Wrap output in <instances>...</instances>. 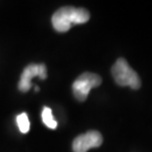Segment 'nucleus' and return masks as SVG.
Returning <instances> with one entry per match:
<instances>
[{"label": "nucleus", "instance_id": "nucleus-4", "mask_svg": "<svg viewBox=\"0 0 152 152\" xmlns=\"http://www.w3.org/2000/svg\"><path fill=\"white\" fill-rule=\"evenodd\" d=\"M103 138L100 132L89 130L75 138L73 142L74 152H87L90 148L99 147L102 144Z\"/></svg>", "mask_w": 152, "mask_h": 152}, {"label": "nucleus", "instance_id": "nucleus-1", "mask_svg": "<svg viewBox=\"0 0 152 152\" xmlns=\"http://www.w3.org/2000/svg\"><path fill=\"white\" fill-rule=\"evenodd\" d=\"M89 20V12L83 8L62 7L52 16V25L57 32L69 31L73 25L83 24Z\"/></svg>", "mask_w": 152, "mask_h": 152}, {"label": "nucleus", "instance_id": "nucleus-7", "mask_svg": "<svg viewBox=\"0 0 152 152\" xmlns=\"http://www.w3.org/2000/svg\"><path fill=\"white\" fill-rule=\"evenodd\" d=\"M17 125L19 127L20 131L23 133H27L30 129V121H28V115L26 113L20 114L17 117Z\"/></svg>", "mask_w": 152, "mask_h": 152}, {"label": "nucleus", "instance_id": "nucleus-2", "mask_svg": "<svg viewBox=\"0 0 152 152\" xmlns=\"http://www.w3.org/2000/svg\"><path fill=\"white\" fill-rule=\"evenodd\" d=\"M113 78L120 86H129L132 89H140L141 81L137 73L129 65L127 60L119 59L111 69Z\"/></svg>", "mask_w": 152, "mask_h": 152}, {"label": "nucleus", "instance_id": "nucleus-5", "mask_svg": "<svg viewBox=\"0 0 152 152\" xmlns=\"http://www.w3.org/2000/svg\"><path fill=\"white\" fill-rule=\"evenodd\" d=\"M34 77H39L40 79H45L47 77L46 66L44 64H30L23 71L20 82H19V89L22 92H27L31 87V79Z\"/></svg>", "mask_w": 152, "mask_h": 152}, {"label": "nucleus", "instance_id": "nucleus-3", "mask_svg": "<svg viewBox=\"0 0 152 152\" xmlns=\"http://www.w3.org/2000/svg\"><path fill=\"white\" fill-rule=\"evenodd\" d=\"M101 77L95 73L85 72L80 75L73 83L72 89L74 96L79 101H86L90 90L101 84Z\"/></svg>", "mask_w": 152, "mask_h": 152}, {"label": "nucleus", "instance_id": "nucleus-6", "mask_svg": "<svg viewBox=\"0 0 152 152\" xmlns=\"http://www.w3.org/2000/svg\"><path fill=\"white\" fill-rule=\"evenodd\" d=\"M41 118H42L43 124L46 125L47 128H49L51 129H54L57 128V122L55 121L52 115V111L50 108L48 107H44L41 113Z\"/></svg>", "mask_w": 152, "mask_h": 152}]
</instances>
